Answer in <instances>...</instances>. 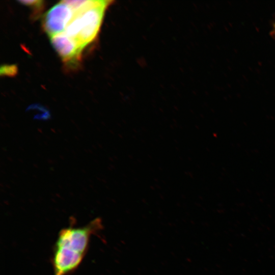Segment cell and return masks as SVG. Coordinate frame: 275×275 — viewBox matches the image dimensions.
I'll return each mask as SVG.
<instances>
[{
    "label": "cell",
    "instance_id": "5b68a950",
    "mask_svg": "<svg viewBox=\"0 0 275 275\" xmlns=\"http://www.w3.org/2000/svg\"><path fill=\"white\" fill-rule=\"evenodd\" d=\"M18 2L31 7L33 9V17H37L42 11L44 5V2L40 0L19 1Z\"/></svg>",
    "mask_w": 275,
    "mask_h": 275
},
{
    "label": "cell",
    "instance_id": "52a82bcc",
    "mask_svg": "<svg viewBox=\"0 0 275 275\" xmlns=\"http://www.w3.org/2000/svg\"><path fill=\"white\" fill-rule=\"evenodd\" d=\"M15 65H4L1 68V74L7 76H13L16 73Z\"/></svg>",
    "mask_w": 275,
    "mask_h": 275
},
{
    "label": "cell",
    "instance_id": "8992f818",
    "mask_svg": "<svg viewBox=\"0 0 275 275\" xmlns=\"http://www.w3.org/2000/svg\"><path fill=\"white\" fill-rule=\"evenodd\" d=\"M28 109L37 111L38 113L35 116V118L40 120H46L50 118L49 112L46 108L40 104H35L30 105Z\"/></svg>",
    "mask_w": 275,
    "mask_h": 275
},
{
    "label": "cell",
    "instance_id": "277c9868",
    "mask_svg": "<svg viewBox=\"0 0 275 275\" xmlns=\"http://www.w3.org/2000/svg\"><path fill=\"white\" fill-rule=\"evenodd\" d=\"M51 43L63 61L69 66L77 65L82 49L64 32L50 38Z\"/></svg>",
    "mask_w": 275,
    "mask_h": 275
},
{
    "label": "cell",
    "instance_id": "6da1fadb",
    "mask_svg": "<svg viewBox=\"0 0 275 275\" xmlns=\"http://www.w3.org/2000/svg\"><path fill=\"white\" fill-rule=\"evenodd\" d=\"M101 224L97 217L85 226L61 230L51 259L54 275H68L78 268L87 252L91 236L101 229Z\"/></svg>",
    "mask_w": 275,
    "mask_h": 275
},
{
    "label": "cell",
    "instance_id": "7a4b0ae2",
    "mask_svg": "<svg viewBox=\"0 0 275 275\" xmlns=\"http://www.w3.org/2000/svg\"><path fill=\"white\" fill-rule=\"evenodd\" d=\"M111 1L96 0L92 6L75 14L79 20V32L76 41L83 49L97 36L105 11Z\"/></svg>",
    "mask_w": 275,
    "mask_h": 275
},
{
    "label": "cell",
    "instance_id": "ba28073f",
    "mask_svg": "<svg viewBox=\"0 0 275 275\" xmlns=\"http://www.w3.org/2000/svg\"><path fill=\"white\" fill-rule=\"evenodd\" d=\"M271 33L273 34V36L275 37V23L273 25Z\"/></svg>",
    "mask_w": 275,
    "mask_h": 275
},
{
    "label": "cell",
    "instance_id": "3957f363",
    "mask_svg": "<svg viewBox=\"0 0 275 275\" xmlns=\"http://www.w3.org/2000/svg\"><path fill=\"white\" fill-rule=\"evenodd\" d=\"M72 9L63 1L51 7L44 15L42 26L51 38L63 33L74 16Z\"/></svg>",
    "mask_w": 275,
    "mask_h": 275
}]
</instances>
